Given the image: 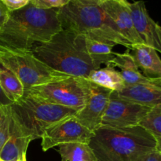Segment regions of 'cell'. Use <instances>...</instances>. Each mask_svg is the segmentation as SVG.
<instances>
[{
	"label": "cell",
	"instance_id": "1",
	"mask_svg": "<svg viewBox=\"0 0 161 161\" xmlns=\"http://www.w3.org/2000/svg\"><path fill=\"white\" fill-rule=\"evenodd\" d=\"M61 30L58 9H41L30 3L10 12L0 29V44L17 50H31L34 43H45Z\"/></svg>",
	"mask_w": 161,
	"mask_h": 161
},
{
	"label": "cell",
	"instance_id": "2",
	"mask_svg": "<svg viewBox=\"0 0 161 161\" xmlns=\"http://www.w3.org/2000/svg\"><path fill=\"white\" fill-rule=\"evenodd\" d=\"M31 51L49 67L70 76L87 79L92 71L101 68L88 53L85 36L68 30L62 29Z\"/></svg>",
	"mask_w": 161,
	"mask_h": 161
},
{
	"label": "cell",
	"instance_id": "3",
	"mask_svg": "<svg viewBox=\"0 0 161 161\" xmlns=\"http://www.w3.org/2000/svg\"><path fill=\"white\" fill-rule=\"evenodd\" d=\"M89 146L97 161H132L142 154L157 150L153 137L140 125L101 126L94 131Z\"/></svg>",
	"mask_w": 161,
	"mask_h": 161
},
{
	"label": "cell",
	"instance_id": "4",
	"mask_svg": "<svg viewBox=\"0 0 161 161\" xmlns=\"http://www.w3.org/2000/svg\"><path fill=\"white\" fill-rule=\"evenodd\" d=\"M58 15L62 29L114 47L120 45L129 50L131 48V44L121 36L114 22L100 6L71 0L58 9Z\"/></svg>",
	"mask_w": 161,
	"mask_h": 161
},
{
	"label": "cell",
	"instance_id": "5",
	"mask_svg": "<svg viewBox=\"0 0 161 161\" xmlns=\"http://www.w3.org/2000/svg\"><path fill=\"white\" fill-rule=\"evenodd\" d=\"M9 107L13 120L31 141L41 138L46 129L65 118L75 116L79 111L30 95H24Z\"/></svg>",
	"mask_w": 161,
	"mask_h": 161
},
{
	"label": "cell",
	"instance_id": "6",
	"mask_svg": "<svg viewBox=\"0 0 161 161\" xmlns=\"http://www.w3.org/2000/svg\"><path fill=\"white\" fill-rule=\"evenodd\" d=\"M0 64L12 72L23 84L25 91L38 85L69 78L38 59L31 50H17L0 44Z\"/></svg>",
	"mask_w": 161,
	"mask_h": 161
},
{
	"label": "cell",
	"instance_id": "7",
	"mask_svg": "<svg viewBox=\"0 0 161 161\" xmlns=\"http://www.w3.org/2000/svg\"><path fill=\"white\" fill-rule=\"evenodd\" d=\"M90 81L82 77L69 76L64 80L35 86L25 91L24 95H30L42 101L80 110L87 99Z\"/></svg>",
	"mask_w": 161,
	"mask_h": 161
},
{
	"label": "cell",
	"instance_id": "8",
	"mask_svg": "<svg viewBox=\"0 0 161 161\" xmlns=\"http://www.w3.org/2000/svg\"><path fill=\"white\" fill-rule=\"evenodd\" d=\"M151 108L121 97L113 91L104 113L102 126L111 127H130L139 125Z\"/></svg>",
	"mask_w": 161,
	"mask_h": 161
},
{
	"label": "cell",
	"instance_id": "9",
	"mask_svg": "<svg viewBox=\"0 0 161 161\" xmlns=\"http://www.w3.org/2000/svg\"><path fill=\"white\" fill-rule=\"evenodd\" d=\"M94 132L82 125L75 116H70L46 129L41 137L43 152L67 143L82 142L89 144Z\"/></svg>",
	"mask_w": 161,
	"mask_h": 161
},
{
	"label": "cell",
	"instance_id": "10",
	"mask_svg": "<svg viewBox=\"0 0 161 161\" xmlns=\"http://www.w3.org/2000/svg\"><path fill=\"white\" fill-rule=\"evenodd\" d=\"M112 92L111 90L90 81V91L86 103L75 115L77 120L93 132L98 129L102 126Z\"/></svg>",
	"mask_w": 161,
	"mask_h": 161
},
{
	"label": "cell",
	"instance_id": "11",
	"mask_svg": "<svg viewBox=\"0 0 161 161\" xmlns=\"http://www.w3.org/2000/svg\"><path fill=\"white\" fill-rule=\"evenodd\" d=\"M135 29L146 45L161 53V26L149 16L142 0L128 3Z\"/></svg>",
	"mask_w": 161,
	"mask_h": 161
},
{
	"label": "cell",
	"instance_id": "12",
	"mask_svg": "<svg viewBox=\"0 0 161 161\" xmlns=\"http://www.w3.org/2000/svg\"><path fill=\"white\" fill-rule=\"evenodd\" d=\"M101 8L104 12L113 20L117 27L121 36L130 42L131 45L144 43L135 29L130 9L128 8V2L111 0L101 5Z\"/></svg>",
	"mask_w": 161,
	"mask_h": 161
},
{
	"label": "cell",
	"instance_id": "13",
	"mask_svg": "<svg viewBox=\"0 0 161 161\" xmlns=\"http://www.w3.org/2000/svg\"><path fill=\"white\" fill-rule=\"evenodd\" d=\"M121 97L151 108H161V78L146 83L125 86L117 92Z\"/></svg>",
	"mask_w": 161,
	"mask_h": 161
},
{
	"label": "cell",
	"instance_id": "14",
	"mask_svg": "<svg viewBox=\"0 0 161 161\" xmlns=\"http://www.w3.org/2000/svg\"><path fill=\"white\" fill-rule=\"evenodd\" d=\"M31 142V138L22 133L11 117L10 134L0 152V160L2 161L26 160L27 149Z\"/></svg>",
	"mask_w": 161,
	"mask_h": 161
},
{
	"label": "cell",
	"instance_id": "15",
	"mask_svg": "<svg viewBox=\"0 0 161 161\" xmlns=\"http://www.w3.org/2000/svg\"><path fill=\"white\" fill-rule=\"evenodd\" d=\"M130 50L138 69L142 71L145 76L161 78V59L157 50L144 43L131 45Z\"/></svg>",
	"mask_w": 161,
	"mask_h": 161
},
{
	"label": "cell",
	"instance_id": "16",
	"mask_svg": "<svg viewBox=\"0 0 161 161\" xmlns=\"http://www.w3.org/2000/svg\"><path fill=\"white\" fill-rule=\"evenodd\" d=\"M107 66L118 67L120 69V75L125 83L126 86L146 83L150 81L151 78L145 76L139 71L130 50L127 49L124 53H116L113 60L110 61Z\"/></svg>",
	"mask_w": 161,
	"mask_h": 161
},
{
	"label": "cell",
	"instance_id": "17",
	"mask_svg": "<svg viewBox=\"0 0 161 161\" xmlns=\"http://www.w3.org/2000/svg\"><path fill=\"white\" fill-rule=\"evenodd\" d=\"M87 80L115 92H119L126 86L120 72L111 66L92 71L88 75Z\"/></svg>",
	"mask_w": 161,
	"mask_h": 161
},
{
	"label": "cell",
	"instance_id": "18",
	"mask_svg": "<svg viewBox=\"0 0 161 161\" xmlns=\"http://www.w3.org/2000/svg\"><path fill=\"white\" fill-rule=\"evenodd\" d=\"M58 152L61 161H97L89 144L82 142L67 143L59 146Z\"/></svg>",
	"mask_w": 161,
	"mask_h": 161
},
{
	"label": "cell",
	"instance_id": "19",
	"mask_svg": "<svg viewBox=\"0 0 161 161\" xmlns=\"http://www.w3.org/2000/svg\"><path fill=\"white\" fill-rule=\"evenodd\" d=\"M0 87L12 103L20 100L25 94V88L20 80L2 64L0 66Z\"/></svg>",
	"mask_w": 161,
	"mask_h": 161
},
{
	"label": "cell",
	"instance_id": "20",
	"mask_svg": "<svg viewBox=\"0 0 161 161\" xmlns=\"http://www.w3.org/2000/svg\"><path fill=\"white\" fill-rule=\"evenodd\" d=\"M85 39L86 50L94 62L99 67L103 64H105V66L108 65L110 61L115 57V52L113 50L114 46L94 40L86 36H85Z\"/></svg>",
	"mask_w": 161,
	"mask_h": 161
},
{
	"label": "cell",
	"instance_id": "21",
	"mask_svg": "<svg viewBox=\"0 0 161 161\" xmlns=\"http://www.w3.org/2000/svg\"><path fill=\"white\" fill-rule=\"evenodd\" d=\"M155 139L157 151L161 153V108H153L139 124Z\"/></svg>",
	"mask_w": 161,
	"mask_h": 161
},
{
	"label": "cell",
	"instance_id": "22",
	"mask_svg": "<svg viewBox=\"0 0 161 161\" xmlns=\"http://www.w3.org/2000/svg\"><path fill=\"white\" fill-rule=\"evenodd\" d=\"M9 105L0 106V152L10 134L11 113Z\"/></svg>",
	"mask_w": 161,
	"mask_h": 161
},
{
	"label": "cell",
	"instance_id": "23",
	"mask_svg": "<svg viewBox=\"0 0 161 161\" xmlns=\"http://www.w3.org/2000/svg\"><path fill=\"white\" fill-rule=\"evenodd\" d=\"M71 0H31V3L41 9H59Z\"/></svg>",
	"mask_w": 161,
	"mask_h": 161
},
{
	"label": "cell",
	"instance_id": "24",
	"mask_svg": "<svg viewBox=\"0 0 161 161\" xmlns=\"http://www.w3.org/2000/svg\"><path fill=\"white\" fill-rule=\"evenodd\" d=\"M9 12L17 10L25 7L31 3V0H1Z\"/></svg>",
	"mask_w": 161,
	"mask_h": 161
},
{
	"label": "cell",
	"instance_id": "25",
	"mask_svg": "<svg viewBox=\"0 0 161 161\" xmlns=\"http://www.w3.org/2000/svg\"><path fill=\"white\" fill-rule=\"evenodd\" d=\"M161 153L157 150L152 151L136 157L132 161H160Z\"/></svg>",
	"mask_w": 161,
	"mask_h": 161
},
{
	"label": "cell",
	"instance_id": "26",
	"mask_svg": "<svg viewBox=\"0 0 161 161\" xmlns=\"http://www.w3.org/2000/svg\"><path fill=\"white\" fill-rule=\"evenodd\" d=\"M9 14H10V12H9V9L0 0V29L3 28V25L7 21L9 17Z\"/></svg>",
	"mask_w": 161,
	"mask_h": 161
},
{
	"label": "cell",
	"instance_id": "27",
	"mask_svg": "<svg viewBox=\"0 0 161 161\" xmlns=\"http://www.w3.org/2000/svg\"><path fill=\"white\" fill-rule=\"evenodd\" d=\"M0 66H1V64H0ZM13 103L7 98V97L5 95L3 91H2L1 87H0V106H6V105H9Z\"/></svg>",
	"mask_w": 161,
	"mask_h": 161
},
{
	"label": "cell",
	"instance_id": "28",
	"mask_svg": "<svg viewBox=\"0 0 161 161\" xmlns=\"http://www.w3.org/2000/svg\"><path fill=\"white\" fill-rule=\"evenodd\" d=\"M76 1L82 2V3H91V4H94L97 5V6H101L102 4H103L104 3L108 1H111V0H76ZM116 1L122 2V3H124V2H127V0H116Z\"/></svg>",
	"mask_w": 161,
	"mask_h": 161
},
{
	"label": "cell",
	"instance_id": "29",
	"mask_svg": "<svg viewBox=\"0 0 161 161\" xmlns=\"http://www.w3.org/2000/svg\"><path fill=\"white\" fill-rule=\"evenodd\" d=\"M160 161H161V158H160Z\"/></svg>",
	"mask_w": 161,
	"mask_h": 161
},
{
	"label": "cell",
	"instance_id": "30",
	"mask_svg": "<svg viewBox=\"0 0 161 161\" xmlns=\"http://www.w3.org/2000/svg\"><path fill=\"white\" fill-rule=\"evenodd\" d=\"M24 161H26V160H24Z\"/></svg>",
	"mask_w": 161,
	"mask_h": 161
},
{
	"label": "cell",
	"instance_id": "31",
	"mask_svg": "<svg viewBox=\"0 0 161 161\" xmlns=\"http://www.w3.org/2000/svg\"><path fill=\"white\" fill-rule=\"evenodd\" d=\"M0 161H2V160H0Z\"/></svg>",
	"mask_w": 161,
	"mask_h": 161
}]
</instances>
